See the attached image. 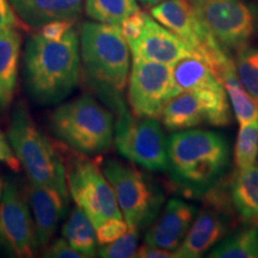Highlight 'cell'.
<instances>
[{
    "instance_id": "2",
    "label": "cell",
    "mask_w": 258,
    "mask_h": 258,
    "mask_svg": "<svg viewBox=\"0 0 258 258\" xmlns=\"http://www.w3.org/2000/svg\"><path fill=\"white\" fill-rule=\"evenodd\" d=\"M171 178L183 191L202 195L218 184L230 163V147L217 132L185 129L167 140Z\"/></svg>"
},
{
    "instance_id": "25",
    "label": "cell",
    "mask_w": 258,
    "mask_h": 258,
    "mask_svg": "<svg viewBox=\"0 0 258 258\" xmlns=\"http://www.w3.org/2000/svg\"><path fill=\"white\" fill-rule=\"evenodd\" d=\"M137 0H86L85 11L99 23L118 24L139 11Z\"/></svg>"
},
{
    "instance_id": "36",
    "label": "cell",
    "mask_w": 258,
    "mask_h": 258,
    "mask_svg": "<svg viewBox=\"0 0 258 258\" xmlns=\"http://www.w3.org/2000/svg\"><path fill=\"white\" fill-rule=\"evenodd\" d=\"M140 3H143L145 5H148V6H152V5H157L159 4L161 2H165V0H139Z\"/></svg>"
},
{
    "instance_id": "16",
    "label": "cell",
    "mask_w": 258,
    "mask_h": 258,
    "mask_svg": "<svg viewBox=\"0 0 258 258\" xmlns=\"http://www.w3.org/2000/svg\"><path fill=\"white\" fill-rule=\"evenodd\" d=\"M133 59L154 61L172 66L189 55H196L177 35L150 16L143 34L129 44Z\"/></svg>"
},
{
    "instance_id": "18",
    "label": "cell",
    "mask_w": 258,
    "mask_h": 258,
    "mask_svg": "<svg viewBox=\"0 0 258 258\" xmlns=\"http://www.w3.org/2000/svg\"><path fill=\"white\" fill-rule=\"evenodd\" d=\"M28 27L41 28L54 21H73L82 12L84 0H10Z\"/></svg>"
},
{
    "instance_id": "3",
    "label": "cell",
    "mask_w": 258,
    "mask_h": 258,
    "mask_svg": "<svg viewBox=\"0 0 258 258\" xmlns=\"http://www.w3.org/2000/svg\"><path fill=\"white\" fill-rule=\"evenodd\" d=\"M84 73L91 88L117 112L129 76V46L118 24L86 22L80 28Z\"/></svg>"
},
{
    "instance_id": "24",
    "label": "cell",
    "mask_w": 258,
    "mask_h": 258,
    "mask_svg": "<svg viewBox=\"0 0 258 258\" xmlns=\"http://www.w3.org/2000/svg\"><path fill=\"white\" fill-rule=\"evenodd\" d=\"M212 258H258V225L228 234L209 251Z\"/></svg>"
},
{
    "instance_id": "34",
    "label": "cell",
    "mask_w": 258,
    "mask_h": 258,
    "mask_svg": "<svg viewBox=\"0 0 258 258\" xmlns=\"http://www.w3.org/2000/svg\"><path fill=\"white\" fill-rule=\"evenodd\" d=\"M12 9L8 0H0V31L17 27V18Z\"/></svg>"
},
{
    "instance_id": "15",
    "label": "cell",
    "mask_w": 258,
    "mask_h": 258,
    "mask_svg": "<svg viewBox=\"0 0 258 258\" xmlns=\"http://www.w3.org/2000/svg\"><path fill=\"white\" fill-rule=\"evenodd\" d=\"M198 214L196 206L179 199H171L159 217L148 226L145 244L176 251L185 239Z\"/></svg>"
},
{
    "instance_id": "7",
    "label": "cell",
    "mask_w": 258,
    "mask_h": 258,
    "mask_svg": "<svg viewBox=\"0 0 258 258\" xmlns=\"http://www.w3.org/2000/svg\"><path fill=\"white\" fill-rule=\"evenodd\" d=\"M151 15L191 48L196 55L207 61L219 80L226 67L233 63L203 24L190 0H165L154 5Z\"/></svg>"
},
{
    "instance_id": "33",
    "label": "cell",
    "mask_w": 258,
    "mask_h": 258,
    "mask_svg": "<svg viewBox=\"0 0 258 258\" xmlns=\"http://www.w3.org/2000/svg\"><path fill=\"white\" fill-rule=\"evenodd\" d=\"M0 163L6 164L15 171H18L19 165H21L17 156H16V153L12 151V147L8 143V139L5 138V135L2 132H0Z\"/></svg>"
},
{
    "instance_id": "6",
    "label": "cell",
    "mask_w": 258,
    "mask_h": 258,
    "mask_svg": "<svg viewBox=\"0 0 258 258\" xmlns=\"http://www.w3.org/2000/svg\"><path fill=\"white\" fill-rule=\"evenodd\" d=\"M103 173L115 192L116 201L129 228H147L159 215L164 203L161 189L132 165L109 159Z\"/></svg>"
},
{
    "instance_id": "27",
    "label": "cell",
    "mask_w": 258,
    "mask_h": 258,
    "mask_svg": "<svg viewBox=\"0 0 258 258\" xmlns=\"http://www.w3.org/2000/svg\"><path fill=\"white\" fill-rule=\"evenodd\" d=\"M258 156V120L240 124L234 147V163L237 169L254 166Z\"/></svg>"
},
{
    "instance_id": "31",
    "label": "cell",
    "mask_w": 258,
    "mask_h": 258,
    "mask_svg": "<svg viewBox=\"0 0 258 258\" xmlns=\"http://www.w3.org/2000/svg\"><path fill=\"white\" fill-rule=\"evenodd\" d=\"M72 25L73 21L49 22L41 27V35L49 41H60L72 29Z\"/></svg>"
},
{
    "instance_id": "10",
    "label": "cell",
    "mask_w": 258,
    "mask_h": 258,
    "mask_svg": "<svg viewBox=\"0 0 258 258\" xmlns=\"http://www.w3.org/2000/svg\"><path fill=\"white\" fill-rule=\"evenodd\" d=\"M160 118L169 131L179 132L199 125L224 127L231 122V110L224 85L200 88L173 96Z\"/></svg>"
},
{
    "instance_id": "11",
    "label": "cell",
    "mask_w": 258,
    "mask_h": 258,
    "mask_svg": "<svg viewBox=\"0 0 258 258\" xmlns=\"http://www.w3.org/2000/svg\"><path fill=\"white\" fill-rule=\"evenodd\" d=\"M71 195L95 228L110 219H123L110 183L96 164L76 161L67 172Z\"/></svg>"
},
{
    "instance_id": "20",
    "label": "cell",
    "mask_w": 258,
    "mask_h": 258,
    "mask_svg": "<svg viewBox=\"0 0 258 258\" xmlns=\"http://www.w3.org/2000/svg\"><path fill=\"white\" fill-rule=\"evenodd\" d=\"M230 202L243 222L258 225V169H237L230 185Z\"/></svg>"
},
{
    "instance_id": "13",
    "label": "cell",
    "mask_w": 258,
    "mask_h": 258,
    "mask_svg": "<svg viewBox=\"0 0 258 258\" xmlns=\"http://www.w3.org/2000/svg\"><path fill=\"white\" fill-rule=\"evenodd\" d=\"M38 247L35 225L23 196L6 183L0 199V249L9 256L28 258Z\"/></svg>"
},
{
    "instance_id": "19",
    "label": "cell",
    "mask_w": 258,
    "mask_h": 258,
    "mask_svg": "<svg viewBox=\"0 0 258 258\" xmlns=\"http://www.w3.org/2000/svg\"><path fill=\"white\" fill-rule=\"evenodd\" d=\"M21 34L16 28L0 31V112L11 105L17 88Z\"/></svg>"
},
{
    "instance_id": "23",
    "label": "cell",
    "mask_w": 258,
    "mask_h": 258,
    "mask_svg": "<svg viewBox=\"0 0 258 258\" xmlns=\"http://www.w3.org/2000/svg\"><path fill=\"white\" fill-rule=\"evenodd\" d=\"M96 228L88 215L77 206L62 227L63 239L84 257H93L96 252Z\"/></svg>"
},
{
    "instance_id": "28",
    "label": "cell",
    "mask_w": 258,
    "mask_h": 258,
    "mask_svg": "<svg viewBox=\"0 0 258 258\" xmlns=\"http://www.w3.org/2000/svg\"><path fill=\"white\" fill-rule=\"evenodd\" d=\"M139 241V231L129 228L125 233L112 243L101 245L98 254L104 258H131L135 257Z\"/></svg>"
},
{
    "instance_id": "35",
    "label": "cell",
    "mask_w": 258,
    "mask_h": 258,
    "mask_svg": "<svg viewBox=\"0 0 258 258\" xmlns=\"http://www.w3.org/2000/svg\"><path fill=\"white\" fill-rule=\"evenodd\" d=\"M135 257L140 258H176L175 251H169L159 249V247L151 246V245L145 244L139 247Z\"/></svg>"
},
{
    "instance_id": "22",
    "label": "cell",
    "mask_w": 258,
    "mask_h": 258,
    "mask_svg": "<svg viewBox=\"0 0 258 258\" xmlns=\"http://www.w3.org/2000/svg\"><path fill=\"white\" fill-rule=\"evenodd\" d=\"M220 82L230 98L232 109L240 124H246L258 120V103L249 95L238 79L234 61L226 67L220 77Z\"/></svg>"
},
{
    "instance_id": "26",
    "label": "cell",
    "mask_w": 258,
    "mask_h": 258,
    "mask_svg": "<svg viewBox=\"0 0 258 258\" xmlns=\"http://www.w3.org/2000/svg\"><path fill=\"white\" fill-rule=\"evenodd\" d=\"M234 66L241 85L258 103V47L249 44L238 50Z\"/></svg>"
},
{
    "instance_id": "21",
    "label": "cell",
    "mask_w": 258,
    "mask_h": 258,
    "mask_svg": "<svg viewBox=\"0 0 258 258\" xmlns=\"http://www.w3.org/2000/svg\"><path fill=\"white\" fill-rule=\"evenodd\" d=\"M171 79L173 96L190 90L221 84L207 61L199 55L182 57L173 63L171 66Z\"/></svg>"
},
{
    "instance_id": "9",
    "label": "cell",
    "mask_w": 258,
    "mask_h": 258,
    "mask_svg": "<svg viewBox=\"0 0 258 258\" xmlns=\"http://www.w3.org/2000/svg\"><path fill=\"white\" fill-rule=\"evenodd\" d=\"M226 53L249 46L258 32L256 9L245 0H190Z\"/></svg>"
},
{
    "instance_id": "17",
    "label": "cell",
    "mask_w": 258,
    "mask_h": 258,
    "mask_svg": "<svg viewBox=\"0 0 258 258\" xmlns=\"http://www.w3.org/2000/svg\"><path fill=\"white\" fill-rule=\"evenodd\" d=\"M29 202L34 213L35 233L38 246L49 243L57 225L64 217L69 206V198L56 189L31 183L29 186Z\"/></svg>"
},
{
    "instance_id": "14",
    "label": "cell",
    "mask_w": 258,
    "mask_h": 258,
    "mask_svg": "<svg viewBox=\"0 0 258 258\" xmlns=\"http://www.w3.org/2000/svg\"><path fill=\"white\" fill-rule=\"evenodd\" d=\"M233 215L224 199L214 196L196 215L185 239L175 251L176 258H199L230 234Z\"/></svg>"
},
{
    "instance_id": "12",
    "label": "cell",
    "mask_w": 258,
    "mask_h": 258,
    "mask_svg": "<svg viewBox=\"0 0 258 258\" xmlns=\"http://www.w3.org/2000/svg\"><path fill=\"white\" fill-rule=\"evenodd\" d=\"M127 97L134 116L160 118L164 106L173 97L170 64L133 59Z\"/></svg>"
},
{
    "instance_id": "32",
    "label": "cell",
    "mask_w": 258,
    "mask_h": 258,
    "mask_svg": "<svg viewBox=\"0 0 258 258\" xmlns=\"http://www.w3.org/2000/svg\"><path fill=\"white\" fill-rule=\"evenodd\" d=\"M44 256L51 258H84L83 254L73 249L66 239H57L46 251Z\"/></svg>"
},
{
    "instance_id": "37",
    "label": "cell",
    "mask_w": 258,
    "mask_h": 258,
    "mask_svg": "<svg viewBox=\"0 0 258 258\" xmlns=\"http://www.w3.org/2000/svg\"><path fill=\"white\" fill-rule=\"evenodd\" d=\"M3 189H4V185H3V180H2V178H0V199H2Z\"/></svg>"
},
{
    "instance_id": "30",
    "label": "cell",
    "mask_w": 258,
    "mask_h": 258,
    "mask_svg": "<svg viewBox=\"0 0 258 258\" xmlns=\"http://www.w3.org/2000/svg\"><path fill=\"white\" fill-rule=\"evenodd\" d=\"M150 17V15H147L146 12L139 11L135 12L132 16H129L128 18H125L121 23V31L123 37L127 41L128 46L131 43L139 38L141 34H143L145 25L147 23V19Z\"/></svg>"
},
{
    "instance_id": "5",
    "label": "cell",
    "mask_w": 258,
    "mask_h": 258,
    "mask_svg": "<svg viewBox=\"0 0 258 258\" xmlns=\"http://www.w3.org/2000/svg\"><path fill=\"white\" fill-rule=\"evenodd\" d=\"M54 133L83 154H101L114 143V116L89 96L60 105L51 116Z\"/></svg>"
},
{
    "instance_id": "4",
    "label": "cell",
    "mask_w": 258,
    "mask_h": 258,
    "mask_svg": "<svg viewBox=\"0 0 258 258\" xmlns=\"http://www.w3.org/2000/svg\"><path fill=\"white\" fill-rule=\"evenodd\" d=\"M9 141L31 183L56 189L69 198L67 172L62 159L22 104L16 106L12 114Z\"/></svg>"
},
{
    "instance_id": "8",
    "label": "cell",
    "mask_w": 258,
    "mask_h": 258,
    "mask_svg": "<svg viewBox=\"0 0 258 258\" xmlns=\"http://www.w3.org/2000/svg\"><path fill=\"white\" fill-rule=\"evenodd\" d=\"M116 114L114 141L121 156L147 170H167V139L157 118L137 117L125 105Z\"/></svg>"
},
{
    "instance_id": "1",
    "label": "cell",
    "mask_w": 258,
    "mask_h": 258,
    "mask_svg": "<svg viewBox=\"0 0 258 258\" xmlns=\"http://www.w3.org/2000/svg\"><path fill=\"white\" fill-rule=\"evenodd\" d=\"M24 83L35 102L43 105L63 101L76 88L80 76L79 41L71 29L60 41L42 35L29 38L23 59Z\"/></svg>"
},
{
    "instance_id": "29",
    "label": "cell",
    "mask_w": 258,
    "mask_h": 258,
    "mask_svg": "<svg viewBox=\"0 0 258 258\" xmlns=\"http://www.w3.org/2000/svg\"><path fill=\"white\" fill-rule=\"evenodd\" d=\"M128 230L127 222L123 219H110L96 228L97 243L99 245L112 243L121 238Z\"/></svg>"
}]
</instances>
